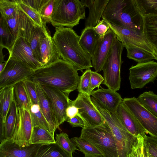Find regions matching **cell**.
I'll return each mask as SVG.
<instances>
[{
    "label": "cell",
    "mask_w": 157,
    "mask_h": 157,
    "mask_svg": "<svg viewBox=\"0 0 157 157\" xmlns=\"http://www.w3.org/2000/svg\"><path fill=\"white\" fill-rule=\"evenodd\" d=\"M27 79L56 88L69 96L71 92L77 89L80 77L72 64L59 59L35 70Z\"/></svg>",
    "instance_id": "6da1fadb"
},
{
    "label": "cell",
    "mask_w": 157,
    "mask_h": 157,
    "mask_svg": "<svg viewBox=\"0 0 157 157\" xmlns=\"http://www.w3.org/2000/svg\"><path fill=\"white\" fill-rule=\"evenodd\" d=\"M52 38L62 59L72 64L77 71L93 67L91 57L80 45L79 36L71 28L56 27Z\"/></svg>",
    "instance_id": "7a4b0ae2"
},
{
    "label": "cell",
    "mask_w": 157,
    "mask_h": 157,
    "mask_svg": "<svg viewBox=\"0 0 157 157\" xmlns=\"http://www.w3.org/2000/svg\"><path fill=\"white\" fill-rule=\"evenodd\" d=\"M102 18L113 25L143 33V17L138 12L132 0H109Z\"/></svg>",
    "instance_id": "3957f363"
},
{
    "label": "cell",
    "mask_w": 157,
    "mask_h": 157,
    "mask_svg": "<svg viewBox=\"0 0 157 157\" xmlns=\"http://www.w3.org/2000/svg\"><path fill=\"white\" fill-rule=\"evenodd\" d=\"M86 7L81 0H55L50 23L56 27L72 28L85 18Z\"/></svg>",
    "instance_id": "277c9868"
},
{
    "label": "cell",
    "mask_w": 157,
    "mask_h": 157,
    "mask_svg": "<svg viewBox=\"0 0 157 157\" xmlns=\"http://www.w3.org/2000/svg\"><path fill=\"white\" fill-rule=\"evenodd\" d=\"M91 99L111 130L117 149V157H128L137 138L127 131L116 113L109 112L92 97Z\"/></svg>",
    "instance_id": "5b68a950"
},
{
    "label": "cell",
    "mask_w": 157,
    "mask_h": 157,
    "mask_svg": "<svg viewBox=\"0 0 157 157\" xmlns=\"http://www.w3.org/2000/svg\"><path fill=\"white\" fill-rule=\"evenodd\" d=\"M80 137L93 145L102 154L103 157H117L114 139L106 122L95 127L84 126Z\"/></svg>",
    "instance_id": "8992f818"
},
{
    "label": "cell",
    "mask_w": 157,
    "mask_h": 157,
    "mask_svg": "<svg viewBox=\"0 0 157 157\" xmlns=\"http://www.w3.org/2000/svg\"><path fill=\"white\" fill-rule=\"evenodd\" d=\"M124 47L123 44L116 38L102 70L104 78L102 84L115 91L120 87L121 56Z\"/></svg>",
    "instance_id": "52a82bcc"
},
{
    "label": "cell",
    "mask_w": 157,
    "mask_h": 157,
    "mask_svg": "<svg viewBox=\"0 0 157 157\" xmlns=\"http://www.w3.org/2000/svg\"><path fill=\"white\" fill-rule=\"evenodd\" d=\"M20 10V23L19 33L23 37L27 44L32 50L36 58L41 64L40 43L42 39L48 32L46 25H44L43 27L39 26L23 11Z\"/></svg>",
    "instance_id": "ba28073f"
},
{
    "label": "cell",
    "mask_w": 157,
    "mask_h": 157,
    "mask_svg": "<svg viewBox=\"0 0 157 157\" xmlns=\"http://www.w3.org/2000/svg\"><path fill=\"white\" fill-rule=\"evenodd\" d=\"M73 104L79 108L77 114L82 119L84 126L95 127L106 122L104 118L92 101L91 96L79 93Z\"/></svg>",
    "instance_id": "9c48e42d"
},
{
    "label": "cell",
    "mask_w": 157,
    "mask_h": 157,
    "mask_svg": "<svg viewBox=\"0 0 157 157\" xmlns=\"http://www.w3.org/2000/svg\"><path fill=\"white\" fill-rule=\"evenodd\" d=\"M6 65L0 73V90L13 86L28 78L34 70L22 63L9 57Z\"/></svg>",
    "instance_id": "30bf717a"
},
{
    "label": "cell",
    "mask_w": 157,
    "mask_h": 157,
    "mask_svg": "<svg viewBox=\"0 0 157 157\" xmlns=\"http://www.w3.org/2000/svg\"><path fill=\"white\" fill-rule=\"evenodd\" d=\"M129 79L132 89H142L157 77V62L154 60L138 63L129 69Z\"/></svg>",
    "instance_id": "8fae6325"
},
{
    "label": "cell",
    "mask_w": 157,
    "mask_h": 157,
    "mask_svg": "<svg viewBox=\"0 0 157 157\" xmlns=\"http://www.w3.org/2000/svg\"><path fill=\"white\" fill-rule=\"evenodd\" d=\"M105 20L110 29L115 34L117 39L123 44L124 47L132 46L137 47L155 56L156 52L143 33L127 28L113 25Z\"/></svg>",
    "instance_id": "7c38bea8"
},
{
    "label": "cell",
    "mask_w": 157,
    "mask_h": 157,
    "mask_svg": "<svg viewBox=\"0 0 157 157\" xmlns=\"http://www.w3.org/2000/svg\"><path fill=\"white\" fill-rule=\"evenodd\" d=\"M122 101L137 118L147 134L157 137V117L143 106L134 97L123 98Z\"/></svg>",
    "instance_id": "4fadbf2b"
},
{
    "label": "cell",
    "mask_w": 157,
    "mask_h": 157,
    "mask_svg": "<svg viewBox=\"0 0 157 157\" xmlns=\"http://www.w3.org/2000/svg\"><path fill=\"white\" fill-rule=\"evenodd\" d=\"M9 52V57L22 63L34 71L42 67L31 48L19 33Z\"/></svg>",
    "instance_id": "5bb4252c"
},
{
    "label": "cell",
    "mask_w": 157,
    "mask_h": 157,
    "mask_svg": "<svg viewBox=\"0 0 157 157\" xmlns=\"http://www.w3.org/2000/svg\"><path fill=\"white\" fill-rule=\"evenodd\" d=\"M41 86L50 101L56 121L59 127L66 119V109L70 100L69 96L54 87Z\"/></svg>",
    "instance_id": "9a60e30c"
},
{
    "label": "cell",
    "mask_w": 157,
    "mask_h": 157,
    "mask_svg": "<svg viewBox=\"0 0 157 157\" xmlns=\"http://www.w3.org/2000/svg\"><path fill=\"white\" fill-rule=\"evenodd\" d=\"M33 126L29 110L18 108V115L14 134L10 140L21 147L28 146L30 141Z\"/></svg>",
    "instance_id": "2e32d148"
},
{
    "label": "cell",
    "mask_w": 157,
    "mask_h": 157,
    "mask_svg": "<svg viewBox=\"0 0 157 157\" xmlns=\"http://www.w3.org/2000/svg\"><path fill=\"white\" fill-rule=\"evenodd\" d=\"M116 38L115 34L110 29L105 35L99 36L91 57L93 67L97 72L102 70Z\"/></svg>",
    "instance_id": "e0dca14e"
},
{
    "label": "cell",
    "mask_w": 157,
    "mask_h": 157,
    "mask_svg": "<svg viewBox=\"0 0 157 157\" xmlns=\"http://www.w3.org/2000/svg\"><path fill=\"white\" fill-rule=\"evenodd\" d=\"M41 144H31L21 147L10 140L0 143V157H36Z\"/></svg>",
    "instance_id": "ac0fdd59"
},
{
    "label": "cell",
    "mask_w": 157,
    "mask_h": 157,
    "mask_svg": "<svg viewBox=\"0 0 157 157\" xmlns=\"http://www.w3.org/2000/svg\"><path fill=\"white\" fill-rule=\"evenodd\" d=\"M116 114L122 124L127 131L137 138H144L147 134L138 120L127 108L122 100L117 109Z\"/></svg>",
    "instance_id": "d6986e66"
},
{
    "label": "cell",
    "mask_w": 157,
    "mask_h": 157,
    "mask_svg": "<svg viewBox=\"0 0 157 157\" xmlns=\"http://www.w3.org/2000/svg\"><path fill=\"white\" fill-rule=\"evenodd\" d=\"M91 96L103 108L111 113H116L123 98L119 93L109 88H98Z\"/></svg>",
    "instance_id": "ffe728a7"
},
{
    "label": "cell",
    "mask_w": 157,
    "mask_h": 157,
    "mask_svg": "<svg viewBox=\"0 0 157 157\" xmlns=\"http://www.w3.org/2000/svg\"><path fill=\"white\" fill-rule=\"evenodd\" d=\"M89 9L85 27L94 28L99 22L100 18L109 0H81Z\"/></svg>",
    "instance_id": "44dd1931"
},
{
    "label": "cell",
    "mask_w": 157,
    "mask_h": 157,
    "mask_svg": "<svg viewBox=\"0 0 157 157\" xmlns=\"http://www.w3.org/2000/svg\"><path fill=\"white\" fill-rule=\"evenodd\" d=\"M18 115V108L14 98L12 101L5 122H0V143L10 140L14 134Z\"/></svg>",
    "instance_id": "7402d4cb"
},
{
    "label": "cell",
    "mask_w": 157,
    "mask_h": 157,
    "mask_svg": "<svg viewBox=\"0 0 157 157\" xmlns=\"http://www.w3.org/2000/svg\"><path fill=\"white\" fill-rule=\"evenodd\" d=\"M41 63L42 67L60 59V55L52 37L48 32L40 43Z\"/></svg>",
    "instance_id": "603a6c76"
},
{
    "label": "cell",
    "mask_w": 157,
    "mask_h": 157,
    "mask_svg": "<svg viewBox=\"0 0 157 157\" xmlns=\"http://www.w3.org/2000/svg\"><path fill=\"white\" fill-rule=\"evenodd\" d=\"M35 83L39 105L42 113L55 132L57 129H60V128L56 121L51 105L41 85Z\"/></svg>",
    "instance_id": "cb8c5ba5"
},
{
    "label": "cell",
    "mask_w": 157,
    "mask_h": 157,
    "mask_svg": "<svg viewBox=\"0 0 157 157\" xmlns=\"http://www.w3.org/2000/svg\"><path fill=\"white\" fill-rule=\"evenodd\" d=\"M143 33L157 53V14L143 16Z\"/></svg>",
    "instance_id": "d4e9b609"
},
{
    "label": "cell",
    "mask_w": 157,
    "mask_h": 157,
    "mask_svg": "<svg viewBox=\"0 0 157 157\" xmlns=\"http://www.w3.org/2000/svg\"><path fill=\"white\" fill-rule=\"evenodd\" d=\"M99 36L93 28L90 27H85L79 36V42L80 45L91 57Z\"/></svg>",
    "instance_id": "484cf974"
},
{
    "label": "cell",
    "mask_w": 157,
    "mask_h": 157,
    "mask_svg": "<svg viewBox=\"0 0 157 157\" xmlns=\"http://www.w3.org/2000/svg\"><path fill=\"white\" fill-rule=\"evenodd\" d=\"M14 97L13 86L0 90V122L4 124Z\"/></svg>",
    "instance_id": "4316f807"
},
{
    "label": "cell",
    "mask_w": 157,
    "mask_h": 157,
    "mask_svg": "<svg viewBox=\"0 0 157 157\" xmlns=\"http://www.w3.org/2000/svg\"><path fill=\"white\" fill-rule=\"evenodd\" d=\"M36 157H73L56 143L41 145L39 147Z\"/></svg>",
    "instance_id": "83f0119b"
},
{
    "label": "cell",
    "mask_w": 157,
    "mask_h": 157,
    "mask_svg": "<svg viewBox=\"0 0 157 157\" xmlns=\"http://www.w3.org/2000/svg\"><path fill=\"white\" fill-rule=\"evenodd\" d=\"M16 38L4 18L0 16V46L9 51Z\"/></svg>",
    "instance_id": "f1b7e54d"
},
{
    "label": "cell",
    "mask_w": 157,
    "mask_h": 157,
    "mask_svg": "<svg viewBox=\"0 0 157 157\" xmlns=\"http://www.w3.org/2000/svg\"><path fill=\"white\" fill-rule=\"evenodd\" d=\"M29 112L33 127L39 126L54 135V132L42 113L39 104H31Z\"/></svg>",
    "instance_id": "f546056e"
},
{
    "label": "cell",
    "mask_w": 157,
    "mask_h": 157,
    "mask_svg": "<svg viewBox=\"0 0 157 157\" xmlns=\"http://www.w3.org/2000/svg\"><path fill=\"white\" fill-rule=\"evenodd\" d=\"M56 143L54 135L39 126L33 127L30 144L42 145Z\"/></svg>",
    "instance_id": "4dcf8cb0"
},
{
    "label": "cell",
    "mask_w": 157,
    "mask_h": 157,
    "mask_svg": "<svg viewBox=\"0 0 157 157\" xmlns=\"http://www.w3.org/2000/svg\"><path fill=\"white\" fill-rule=\"evenodd\" d=\"M13 92L14 98L18 108L29 111L30 102L23 81L14 85Z\"/></svg>",
    "instance_id": "1f68e13d"
},
{
    "label": "cell",
    "mask_w": 157,
    "mask_h": 157,
    "mask_svg": "<svg viewBox=\"0 0 157 157\" xmlns=\"http://www.w3.org/2000/svg\"><path fill=\"white\" fill-rule=\"evenodd\" d=\"M137 98L143 106L157 117V94L152 91H145Z\"/></svg>",
    "instance_id": "d6a6232c"
},
{
    "label": "cell",
    "mask_w": 157,
    "mask_h": 157,
    "mask_svg": "<svg viewBox=\"0 0 157 157\" xmlns=\"http://www.w3.org/2000/svg\"><path fill=\"white\" fill-rule=\"evenodd\" d=\"M124 47L127 51V57L138 63L149 62L155 59V56L139 48L132 46Z\"/></svg>",
    "instance_id": "836d02e7"
},
{
    "label": "cell",
    "mask_w": 157,
    "mask_h": 157,
    "mask_svg": "<svg viewBox=\"0 0 157 157\" xmlns=\"http://www.w3.org/2000/svg\"><path fill=\"white\" fill-rule=\"evenodd\" d=\"M135 8L142 16L157 14V0H132Z\"/></svg>",
    "instance_id": "e575fe53"
},
{
    "label": "cell",
    "mask_w": 157,
    "mask_h": 157,
    "mask_svg": "<svg viewBox=\"0 0 157 157\" xmlns=\"http://www.w3.org/2000/svg\"><path fill=\"white\" fill-rule=\"evenodd\" d=\"M85 155L103 156L102 154L96 147L87 140L80 137H74L71 139Z\"/></svg>",
    "instance_id": "d590c367"
},
{
    "label": "cell",
    "mask_w": 157,
    "mask_h": 157,
    "mask_svg": "<svg viewBox=\"0 0 157 157\" xmlns=\"http://www.w3.org/2000/svg\"><path fill=\"white\" fill-rule=\"evenodd\" d=\"M55 140L56 144L71 154L75 152L76 150L79 151L76 144L69 138L66 133L56 134Z\"/></svg>",
    "instance_id": "8d00e7d4"
},
{
    "label": "cell",
    "mask_w": 157,
    "mask_h": 157,
    "mask_svg": "<svg viewBox=\"0 0 157 157\" xmlns=\"http://www.w3.org/2000/svg\"><path fill=\"white\" fill-rule=\"evenodd\" d=\"M18 9L17 0H0V16L4 18L13 17Z\"/></svg>",
    "instance_id": "74e56055"
},
{
    "label": "cell",
    "mask_w": 157,
    "mask_h": 157,
    "mask_svg": "<svg viewBox=\"0 0 157 157\" xmlns=\"http://www.w3.org/2000/svg\"><path fill=\"white\" fill-rule=\"evenodd\" d=\"M144 138L145 156L148 157H157V137L146 135Z\"/></svg>",
    "instance_id": "f35d334b"
},
{
    "label": "cell",
    "mask_w": 157,
    "mask_h": 157,
    "mask_svg": "<svg viewBox=\"0 0 157 157\" xmlns=\"http://www.w3.org/2000/svg\"><path fill=\"white\" fill-rule=\"evenodd\" d=\"M19 9L25 13L35 23L43 27L44 25L40 16L37 11L22 3L20 0H17Z\"/></svg>",
    "instance_id": "ab89813d"
},
{
    "label": "cell",
    "mask_w": 157,
    "mask_h": 157,
    "mask_svg": "<svg viewBox=\"0 0 157 157\" xmlns=\"http://www.w3.org/2000/svg\"><path fill=\"white\" fill-rule=\"evenodd\" d=\"M91 71H92L90 68L86 69L80 77V81L77 89L79 93L89 95V90Z\"/></svg>",
    "instance_id": "60d3db41"
},
{
    "label": "cell",
    "mask_w": 157,
    "mask_h": 157,
    "mask_svg": "<svg viewBox=\"0 0 157 157\" xmlns=\"http://www.w3.org/2000/svg\"><path fill=\"white\" fill-rule=\"evenodd\" d=\"M54 2L55 0H48L40 11L39 14L44 24L51 22Z\"/></svg>",
    "instance_id": "b9f144b4"
},
{
    "label": "cell",
    "mask_w": 157,
    "mask_h": 157,
    "mask_svg": "<svg viewBox=\"0 0 157 157\" xmlns=\"http://www.w3.org/2000/svg\"><path fill=\"white\" fill-rule=\"evenodd\" d=\"M23 82L29 99L30 104H39L36 83L27 79L23 80Z\"/></svg>",
    "instance_id": "7bdbcfd3"
},
{
    "label": "cell",
    "mask_w": 157,
    "mask_h": 157,
    "mask_svg": "<svg viewBox=\"0 0 157 157\" xmlns=\"http://www.w3.org/2000/svg\"><path fill=\"white\" fill-rule=\"evenodd\" d=\"M137 138L128 157H144L145 156L144 146V138L141 136Z\"/></svg>",
    "instance_id": "ee69618b"
},
{
    "label": "cell",
    "mask_w": 157,
    "mask_h": 157,
    "mask_svg": "<svg viewBox=\"0 0 157 157\" xmlns=\"http://www.w3.org/2000/svg\"><path fill=\"white\" fill-rule=\"evenodd\" d=\"M20 14V10L19 8L17 12L13 16L10 18H4L10 29L16 38L19 31Z\"/></svg>",
    "instance_id": "f6af8a7d"
},
{
    "label": "cell",
    "mask_w": 157,
    "mask_h": 157,
    "mask_svg": "<svg viewBox=\"0 0 157 157\" xmlns=\"http://www.w3.org/2000/svg\"><path fill=\"white\" fill-rule=\"evenodd\" d=\"M104 80V77L96 71H92L89 90V95L91 96V93L95 88L97 87L99 88L100 84L102 83Z\"/></svg>",
    "instance_id": "bcb514c9"
},
{
    "label": "cell",
    "mask_w": 157,
    "mask_h": 157,
    "mask_svg": "<svg viewBox=\"0 0 157 157\" xmlns=\"http://www.w3.org/2000/svg\"><path fill=\"white\" fill-rule=\"evenodd\" d=\"M24 4L39 13L48 0H20Z\"/></svg>",
    "instance_id": "7dc6e473"
},
{
    "label": "cell",
    "mask_w": 157,
    "mask_h": 157,
    "mask_svg": "<svg viewBox=\"0 0 157 157\" xmlns=\"http://www.w3.org/2000/svg\"><path fill=\"white\" fill-rule=\"evenodd\" d=\"M93 29L95 32L100 36H101L105 35L110 28L106 20L102 18Z\"/></svg>",
    "instance_id": "c3c4849f"
},
{
    "label": "cell",
    "mask_w": 157,
    "mask_h": 157,
    "mask_svg": "<svg viewBox=\"0 0 157 157\" xmlns=\"http://www.w3.org/2000/svg\"><path fill=\"white\" fill-rule=\"evenodd\" d=\"M72 101L70 100L69 104L66 109V120L75 117L78 113L79 108L73 104Z\"/></svg>",
    "instance_id": "681fc988"
},
{
    "label": "cell",
    "mask_w": 157,
    "mask_h": 157,
    "mask_svg": "<svg viewBox=\"0 0 157 157\" xmlns=\"http://www.w3.org/2000/svg\"><path fill=\"white\" fill-rule=\"evenodd\" d=\"M66 121L68 122L73 127H84V123L82 119L78 115L70 119H67Z\"/></svg>",
    "instance_id": "f907efd6"
},
{
    "label": "cell",
    "mask_w": 157,
    "mask_h": 157,
    "mask_svg": "<svg viewBox=\"0 0 157 157\" xmlns=\"http://www.w3.org/2000/svg\"><path fill=\"white\" fill-rule=\"evenodd\" d=\"M3 48L0 46V63H3L4 61V56L3 55L2 52V49Z\"/></svg>",
    "instance_id": "816d5d0a"
},
{
    "label": "cell",
    "mask_w": 157,
    "mask_h": 157,
    "mask_svg": "<svg viewBox=\"0 0 157 157\" xmlns=\"http://www.w3.org/2000/svg\"><path fill=\"white\" fill-rule=\"evenodd\" d=\"M7 63V61L2 63H0V73H1L5 68Z\"/></svg>",
    "instance_id": "f5cc1de1"
},
{
    "label": "cell",
    "mask_w": 157,
    "mask_h": 157,
    "mask_svg": "<svg viewBox=\"0 0 157 157\" xmlns=\"http://www.w3.org/2000/svg\"><path fill=\"white\" fill-rule=\"evenodd\" d=\"M84 157H103V156H92L90 155H85Z\"/></svg>",
    "instance_id": "db71d44e"
},
{
    "label": "cell",
    "mask_w": 157,
    "mask_h": 157,
    "mask_svg": "<svg viewBox=\"0 0 157 157\" xmlns=\"http://www.w3.org/2000/svg\"><path fill=\"white\" fill-rule=\"evenodd\" d=\"M156 60H157V53H156V54L155 56V59Z\"/></svg>",
    "instance_id": "11a10c76"
},
{
    "label": "cell",
    "mask_w": 157,
    "mask_h": 157,
    "mask_svg": "<svg viewBox=\"0 0 157 157\" xmlns=\"http://www.w3.org/2000/svg\"><path fill=\"white\" fill-rule=\"evenodd\" d=\"M144 157H148L146 156H144Z\"/></svg>",
    "instance_id": "9f6ffc18"
}]
</instances>
